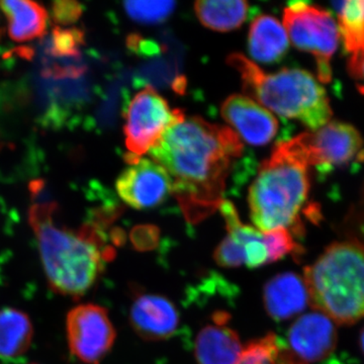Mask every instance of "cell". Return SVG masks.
<instances>
[{"mask_svg": "<svg viewBox=\"0 0 364 364\" xmlns=\"http://www.w3.org/2000/svg\"><path fill=\"white\" fill-rule=\"evenodd\" d=\"M309 303L333 322L351 325L364 318V243L336 242L306 267Z\"/></svg>", "mask_w": 364, "mask_h": 364, "instance_id": "4", "label": "cell"}, {"mask_svg": "<svg viewBox=\"0 0 364 364\" xmlns=\"http://www.w3.org/2000/svg\"><path fill=\"white\" fill-rule=\"evenodd\" d=\"M66 336L74 358L85 364H98L112 350L116 330L105 308L82 304L67 315Z\"/></svg>", "mask_w": 364, "mask_h": 364, "instance_id": "8", "label": "cell"}, {"mask_svg": "<svg viewBox=\"0 0 364 364\" xmlns=\"http://www.w3.org/2000/svg\"><path fill=\"white\" fill-rule=\"evenodd\" d=\"M309 166H340L355 159L363 148L360 133L351 124L329 122L313 133L294 138Z\"/></svg>", "mask_w": 364, "mask_h": 364, "instance_id": "10", "label": "cell"}, {"mask_svg": "<svg viewBox=\"0 0 364 364\" xmlns=\"http://www.w3.org/2000/svg\"><path fill=\"white\" fill-rule=\"evenodd\" d=\"M119 198L136 210L157 207L172 193L168 172L154 160L141 158L117 178Z\"/></svg>", "mask_w": 364, "mask_h": 364, "instance_id": "11", "label": "cell"}, {"mask_svg": "<svg viewBox=\"0 0 364 364\" xmlns=\"http://www.w3.org/2000/svg\"><path fill=\"white\" fill-rule=\"evenodd\" d=\"M237 364H309L298 358L274 334L254 340L244 347Z\"/></svg>", "mask_w": 364, "mask_h": 364, "instance_id": "22", "label": "cell"}, {"mask_svg": "<svg viewBox=\"0 0 364 364\" xmlns=\"http://www.w3.org/2000/svg\"><path fill=\"white\" fill-rule=\"evenodd\" d=\"M335 323L318 312L299 318L289 332V349L310 364L329 356L336 346Z\"/></svg>", "mask_w": 364, "mask_h": 364, "instance_id": "13", "label": "cell"}, {"mask_svg": "<svg viewBox=\"0 0 364 364\" xmlns=\"http://www.w3.org/2000/svg\"><path fill=\"white\" fill-rule=\"evenodd\" d=\"M195 11L203 26L215 32H230L247 20L250 6L245 1H198Z\"/></svg>", "mask_w": 364, "mask_h": 364, "instance_id": "21", "label": "cell"}, {"mask_svg": "<svg viewBox=\"0 0 364 364\" xmlns=\"http://www.w3.org/2000/svg\"><path fill=\"white\" fill-rule=\"evenodd\" d=\"M263 301L268 315L275 320H287L303 312L309 303L303 277L293 272L277 275L265 286Z\"/></svg>", "mask_w": 364, "mask_h": 364, "instance_id": "16", "label": "cell"}, {"mask_svg": "<svg viewBox=\"0 0 364 364\" xmlns=\"http://www.w3.org/2000/svg\"><path fill=\"white\" fill-rule=\"evenodd\" d=\"M9 21V35L16 42H28L44 35L48 13L38 2L28 0L0 1Z\"/></svg>", "mask_w": 364, "mask_h": 364, "instance_id": "18", "label": "cell"}, {"mask_svg": "<svg viewBox=\"0 0 364 364\" xmlns=\"http://www.w3.org/2000/svg\"><path fill=\"white\" fill-rule=\"evenodd\" d=\"M243 153L239 136L200 117H184L150 151L168 172L172 193L196 222L220 208L232 164Z\"/></svg>", "mask_w": 364, "mask_h": 364, "instance_id": "1", "label": "cell"}, {"mask_svg": "<svg viewBox=\"0 0 364 364\" xmlns=\"http://www.w3.org/2000/svg\"><path fill=\"white\" fill-rule=\"evenodd\" d=\"M309 166L294 139L279 143L249 191L251 219L261 232L294 226L308 200Z\"/></svg>", "mask_w": 364, "mask_h": 364, "instance_id": "3", "label": "cell"}, {"mask_svg": "<svg viewBox=\"0 0 364 364\" xmlns=\"http://www.w3.org/2000/svg\"><path fill=\"white\" fill-rule=\"evenodd\" d=\"M284 23L294 47L315 57L321 82H329L330 61L339 41L338 28L331 14L308 2L294 1L284 9Z\"/></svg>", "mask_w": 364, "mask_h": 364, "instance_id": "6", "label": "cell"}, {"mask_svg": "<svg viewBox=\"0 0 364 364\" xmlns=\"http://www.w3.org/2000/svg\"><path fill=\"white\" fill-rule=\"evenodd\" d=\"M338 13L340 37L350 54L348 68L355 76L364 61V0H348L334 4Z\"/></svg>", "mask_w": 364, "mask_h": 364, "instance_id": "19", "label": "cell"}, {"mask_svg": "<svg viewBox=\"0 0 364 364\" xmlns=\"http://www.w3.org/2000/svg\"><path fill=\"white\" fill-rule=\"evenodd\" d=\"M124 116L126 161L131 165L150 152L169 128L186 117L181 109H170L166 100L150 87L144 88L132 100Z\"/></svg>", "mask_w": 364, "mask_h": 364, "instance_id": "7", "label": "cell"}, {"mask_svg": "<svg viewBox=\"0 0 364 364\" xmlns=\"http://www.w3.org/2000/svg\"><path fill=\"white\" fill-rule=\"evenodd\" d=\"M227 314L218 313L213 324L196 336L195 354L198 364H237L244 347L238 334L227 325Z\"/></svg>", "mask_w": 364, "mask_h": 364, "instance_id": "15", "label": "cell"}, {"mask_svg": "<svg viewBox=\"0 0 364 364\" xmlns=\"http://www.w3.org/2000/svg\"><path fill=\"white\" fill-rule=\"evenodd\" d=\"M33 337L32 321L18 309L0 310V359L16 360L30 349Z\"/></svg>", "mask_w": 364, "mask_h": 364, "instance_id": "20", "label": "cell"}, {"mask_svg": "<svg viewBox=\"0 0 364 364\" xmlns=\"http://www.w3.org/2000/svg\"><path fill=\"white\" fill-rule=\"evenodd\" d=\"M55 203H35L28 210L41 254L43 269L55 293L79 298L95 286L102 274L107 252L95 227L79 230L54 221Z\"/></svg>", "mask_w": 364, "mask_h": 364, "instance_id": "2", "label": "cell"}, {"mask_svg": "<svg viewBox=\"0 0 364 364\" xmlns=\"http://www.w3.org/2000/svg\"><path fill=\"white\" fill-rule=\"evenodd\" d=\"M227 62L240 74L244 91L279 116L298 119L313 131L331 122L327 93L309 72L293 68L265 73L238 53Z\"/></svg>", "mask_w": 364, "mask_h": 364, "instance_id": "5", "label": "cell"}, {"mask_svg": "<svg viewBox=\"0 0 364 364\" xmlns=\"http://www.w3.org/2000/svg\"><path fill=\"white\" fill-rule=\"evenodd\" d=\"M53 18L58 25L69 26L75 23L82 14V7L76 1L62 0L53 4Z\"/></svg>", "mask_w": 364, "mask_h": 364, "instance_id": "25", "label": "cell"}, {"mask_svg": "<svg viewBox=\"0 0 364 364\" xmlns=\"http://www.w3.org/2000/svg\"><path fill=\"white\" fill-rule=\"evenodd\" d=\"M221 112L225 121L250 145H267L279 130V123L272 112L244 95L228 97L223 102Z\"/></svg>", "mask_w": 364, "mask_h": 364, "instance_id": "12", "label": "cell"}, {"mask_svg": "<svg viewBox=\"0 0 364 364\" xmlns=\"http://www.w3.org/2000/svg\"><path fill=\"white\" fill-rule=\"evenodd\" d=\"M228 235L215 249V262L222 267H261L272 263L267 232L242 224L233 203L220 205Z\"/></svg>", "mask_w": 364, "mask_h": 364, "instance_id": "9", "label": "cell"}, {"mask_svg": "<svg viewBox=\"0 0 364 364\" xmlns=\"http://www.w3.org/2000/svg\"><path fill=\"white\" fill-rule=\"evenodd\" d=\"M354 78L358 79V80L363 81L364 83V61L360 67H359L358 73L355 74Z\"/></svg>", "mask_w": 364, "mask_h": 364, "instance_id": "26", "label": "cell"}, {"mask_svg": "<svg viewBox=\"0 0 364 364\" xmlns=\"http://www.w3.org/2000/svg\"><path fill=\"white\" fill-rule=\"evenodd\" d=\"M360 347H361V349H363V353H364V328H363V332H361V334H360Z\"/></svg>", "mask_w": 364, "mask_h": 364, "instance_id": "28", "label": "cell"}, {"mask_svg": "<svg viewBox=\"0 0 364 364\" xmlns=\"http://www.w3.org/2000/svg\"><path fill=\"white\" fill-rule=\"evenodd\" d=\"M289 36L277 18L258 16L250 26L248 50L255 61L272 64L279 61L289 50Z\"/></svg>", "mask_w": 364, "mask_h": 364, "instance_id": "17", "label": "cell"}, {"mask_svg": "<svg viewBox=\"0 0 364 364\" xmlns=\"http://www.w3.org/2000/svg\"><path fill=\"white\" fill-rule=\"evenodd\" d=\"M359 215H360L361 219H363L364 221V191L363 193V198H361L360 208H359Z\"/></svg>", "mask_w": 364, "mask_h": 364, "instance_id": "27", "label": "cell"}, {"mask_svg": "<svg viewBox=\"0 0 364 364\" xmlns=\"http://www.w3.org/2000/svg\"><path fill=\"white\" fill-rule=\"evenodd\" d=\"M174 1H126L124 9L129 18L142 25H156L167 20L174 9Z\"/></svg>", "mask_w": 364, "mask_h": 364, "instance_id": "23", "label": "cell"}, {"mask_svg": "<svg viewBox=\"0 0 364 364\" xmlns=\"http://www.w3.org/2000/svg\"><path fill=\"white\" fill-rule=\"evenodd\" d=\"M83 43V33L78 28H62L57 26L53 30L51 54L61 58L79 57Z\"/></svg>", "mask_w": 364, "mask_h": 364, "instance_id": "24", "label": "cell"}, {"mask_svg": "<svg viewBox=\"0 0 364 364\" xmlns=\"http://www.w3.org/2000/svg\"><path fill=\"white\" fill-rule=\"evenodd\" d=\"M30 364H37V363H30Z\"/></svg>", "mask_w": 364, "mask_h": 364, "instance_id": "29", "label": "cell"}, {"mask_svg": "<svg viewBox=\"0 0 364 364\" xmlns=\"http://www.w3.org/2000/svg\"><path fill=\"white\" fill-rule=\"evenodd\" d=\"M132 327L146 340L170 338L179 324L176 306L159 294H141L133 301L130 311Z\"/></svg>", "mask_w": 364, "mask_h": 364, "instance_id": "14", "label": "cell"}]
</instances>
